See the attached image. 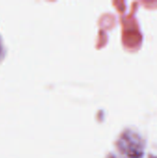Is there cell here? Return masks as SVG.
Returning a JSON list of instances; mask_svg holds the SVG:
<instances>
[]
</instances>
